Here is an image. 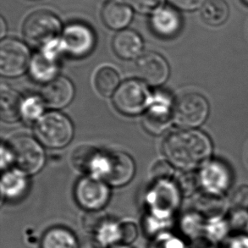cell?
<instances>
[{
	"instance_id": "1",
	"label": "cell",
	"mask_w": 248,
	"mask_h": 248,
	"mask_svg": "<svg viewBox=\"0 0 248 248\" xmlns=\"http://www.w3.org/2000/svg\"><path fill=\"white\" fill-rule=\"evenodd\" d=\"M163 152L171 165L190 171L208 162L212 143L207 135L196 130L174 131L165 139Z\"/></svg>"
},
{
	"instance_id": "2",
	"label": "cell",
	"mask_w": 248,
	"mask_h": 248,
	"mask_svg": "<svg viewBox=\"0 0 248 248\" xmlns=\"http://www.w3.org/2000/svg\"><path fill=\"white\" fill-rule=\"evenodd\" d=\"M135 163L130 155L123 152L102 153L97 156L90 176L100 179L113 186H122L133 178Z\"/></svg>"
},
{
	"instance_id": "3",
	"label": "cell",
	"mask_w": 248,
	"mask_h": 248,
	"mask_svg": "<svg viewBox=\"0 0 248 248\" xmlns=\"http://www.w3.org/2000/svg\"><path fill=\"white\" fill-rule=\"evenodd\" d=\"M35 134L38 141L47 148H61L70 143L74 135V128L65 115L50 112L37 121Z\"/></svg>"
},
{
	"instance_id": "4",
	"label": "cell",
	"mask_w": 248,
	"mask_h": 248,
	"mask_svg": "<svg viewBox=\"0 0 248 248\" xmlns=\"http://www.w3.org/2000/svg\"><path fill=\"white\" fill-rule=\"evenodd\" d=\"M23 36L28 44L34 47H44L59 39L61 23L58 17L47 10L31 14L23 25Z\"/></svg>"
},
{
	"instance_id": "5",
	"label": "cell",
	"mask_w": 248,
	"mask_h": 248,
	"mask_svg": "<svg viewBox=\"0 0 248 248\" xmlns=\"http://www.w3.org/2000/svg\"><path fill=\"white\" fill-rule=\"evenodd\" d=\"M8 146L18 170L26 174H34L42 170L45 163L43 148L35 139L20 135L12 138Z\"/></svg>"
},
{
	"instance_id": "6",
	"label": "cell",
	"mask_w": 248,
	"mask_h": 248,
	"mask_svg": "<svg viewBox=\"0 0 248 248\" xmlns=\"http://www.w3.org/2000/svg\"><path fill=\"white\" fill-rule=\"evenodd\" d=\"M209 113V105L201 94L191 93L181 95L175 101L172 115L181 127L195 128L204 123Z\"/></svg>"
},
{
	"instance_id": "7",
	"label": "cell",
	"mask_w": 248,
	"mask_h": 248,
	"mask_svg": "<svg viewBox=\"0 0 248 248\" xmlns=\"http://www.w3.org/2000/svg\"><path fill=\"white\" fill-rule=\"evenodd\" d=\"M152 96L145 84L137 80L125 81L113 96L114 107L126 115L140 114L149 107Z\"/></svg>"
},
{
	"instance_id": "8",
	"label": "cell",
	"mask_w": 248,
	"mask_h": 248,
	"mask_svg": "<svg viewBox=\"0 0 248 248\" xmlns=\"http://www.w3.org/2000/svg\"><path fill=\"white\" fill-rule=\"evenodd\" d=\"M29 49L19 40L3 39L0 44V73L6 78H16L27 71L31 63Z\"/></svg>"
},
{
	"instance_id": "9",
	"label": "cell",
	"mask_w": 248,
	"mask_h": 248,
	"mask_svg": "<svg viewBox=\"0 0 248 248\" xmlns=\"http://www.w3.org/2000/svg\"><path fill=\"white\" fill-rule=\"evenodd\" d=\"M179 193L176 184L171 183L170 180L157 181L147 197L155 220H166L170 218L174 208H177Z\"/></svg>"
},
{
	"instance_id": "10",
	"label": "cell",
	"mask_w": 248,
	"mask_h": 248,
	"mask_svg": "<svg viewBox=\"0 0 248 248\" xmlns=\"http://www.w3.org/2000/svg\"><path fill=\"white\" fill-rule=\"evenodd\" d=\"M109 197L110 191L107 184L93 176L82 178L75 188L76 200L87 211L100 210L107 204Z\"/></svg>"
},
{
	"instance_id": "11",
	"label": "cell",
	"mask_w": 248,
	"mask_h": 248,
	"mask_svg": "<svg viewBox=\"0 0 248 248\" xmlns=\"http://www.w3.org/2000/svg\"><path fill=\"white\" fill-rule=\"evenodd\" d=\"M95 43L93 31L82 23L69 25L61 37L64 52L75 58L87 56L93 49Z\"/></svg>"
},
{
	"instance_id": "12",
	"label": "cell",
	"mask_w": 248,
	"mask_h": 248,
	"mask_svg": "<svg viewBox=\"0 0 248 248\" xmlns=\"http://www.w3.org/2000/svg\"><path fill=\"white\" fill-rule=\"evenodd\" d=\"M199 174L200 186L204 192L222 196L232 184V173L228 166L218 160L208 161Z\"/></svg>"
},
{
	"instance_id": "13",
	"label": "cell",
	"mask_w": 248,
	"mask_h": 248,
	"mask_svg": "<svg viewBox=\"0 0 248 248\" xmlns=\"http://www.w3.org/2000/svg\"><path fill=\"white\" fill-rule=\"evenodd\" d=\"M136 73L141 80L154 87L165 83L170 74L167 61L160 54L147 52L138 58Z\"/></svg>"
},
{
	"instance_id": "14",
	"label": "cell",
	"mask_w": 248,
	"mask_h": 248,
	"mask_svg": "<svg viewBox=\"0 0 248 248\" xmlns=\"http://www.w3.org/2000/svg\"><path fill=\"white\" fill-rule=\"evenodd\" d=\"M171 107L172 104L167 96L163 94L153 96L148 112L143 118V124L147 131L153 134H160L165 131L173 112Z\"/></svg>"
},
{
	"instance_id": "15",
	"label": "cell",
	"mask_w": 248,
	"mask_h": 248,
	"mask_svg": "<svg viewBox=\"0 0 248 248\" xmlns=\"http://www.w3.org/2000/svg\"><path fill=\"white\" fill-rule=\"evenodd\" d=\"M75 89L71 81L63 77L54 78L42 90L41 98L45 106L58 109L67 106L74 97Z\"/></svg>"
},
{
	"instance_id": "16",
	"label": "cell",
	"mask_w": 248,
	"mask_h": 248,
	"mask_svg": "<svg viewBox=\"0 0 248 248\" xmlns=\"http://www.w3.org/2000/svg\"><path fill=\"white\" fill-rule=\"evenodd\" d=\"M150 24L152 30L157 36L170 38L181 30V18L176 10L170 7H163L155 11Z\"/></svg>"
},
{
	"instance_id": "17",
	"label": "cell",
	"mask_w": 248,
	"mask_h": 248,
	"mask_svg": "<svg viewBox=\"0 0 248 248\" xmlns=\"http://www.w3.org/2000/svg\"><path fill=\"white\" fill-rule=\"evenodd\" d=\"M131 7L123 0H108L102 10V19L108 28L120 30L127 27L132 19Z\"/></svg>"
},
{
	"instance_id": "18",
	"label": "cell",
	"mask_w": 248,
	"mask_h": 248,
	"mask_svg": "<svg viewBox=\"0 0 248 248\" xmlns=\"http://www.w3.org/2000/svg\"><path fill=\"white\" fill-rule=\"evenodd\" d=\"M94 215L89 216L88 225H93L90 228L93 231L94 238L97 239L104 248L108 246H114L121 242V224L108 218Z\"/></svg>"
},
{
	"instance_id": "19",
	"label": "cell",
	"mask_w": 248,
	"mask_h": 248,
	"mask_svg": "<svg viewBox=\"0 0 248 248\" xmlns=\"http://www.w3.org/2000/svg\"><path fill=\"white\" fill-rule=\"evenodd\" d=\"M112 47L118 57L132 60L140 55L143 44L141 37L136 31L123 30L114 36Z\"/></svg>"
},
{
	"instance_id": "20",
	"label": "cell",
	"mask_w": 248,
	"mask_h": 248,
	"mask_svg": "<svg viewBox=\"0 0 248 248\" xmlns=\"http://www.w3.org/2000/svg\"><path fill=\"white\" fill-rule=\"evenodd\" d=\"M21 100L19 93L4 84L0 88V117L5 122H15L21 117Z\"/></svg>"
},
{
	"instance_id": "21",
	"label": "cell",
	"mask_w": 248,
	"mask_h": 248,
	"mask_svg": "<svg viewBox=\"0 0 248 248\" xmlns=\"http://www.w3.org/2000/svg\"><path fill=\"white\" fill-rule=\"evenodd\" d=\"M28 180L22 171H6L2 176L1 191L2 198L9 200H17L27 193Z\"/></svg>"
},
{
	"instance_id": "22",
	"label": "cell",
	"mask_w": 248,
	"mask_h": 248,
	"mask_svg": "<svg viewBox=\"0 0 248 248\" xmlns=\"http://www.w3.org/2000/svg\"><path fill=\"white\" fill-rule=\"evenodd\" d=\"M58 72L56 61L51 60L43 53L36 54L30 63V73L37 82H49Z\"/></svg>"
},
{
	"instance_id": "23",
	"label": "cell",
	"mask_w": 248,
	"mask_h": 248,
	"mask_svg": "<svg viewBox=\"0 0 248 248\" xmlns=\"http://www.w3.org/2000/svg\"><path fill=\"white\" fill-rule=\"evenodd\" d=\"M78 246L74 234L63 227L49 229L41 242V248H78Z\"/></svg>"
},
{
	"instance_id": "24",
	"label": "cell",
	"mask_w": 248,
	"mask_h": 248,
	"mask_svg": "<svg viewBox=\"0 0 248 248\" xmlns=\"http://www.w3.org/2000/svg\"><path fill=\"white\" fill-rule=\"evenodd\" d=\"M230 10L225 0H208L202 8V17L206 23L217 27L228 19Z\"/></svg>"
},
{
	"instance_id": "25",
	"label": "cell",
	"mask_w": 248,
	"mask_h": 248,
	"mask_svg": "<svg viewBox=\"0 0 248 248\" xmlns=\"http://www.w3.org/2000/svg\"><path fill=\"white\" fill-rule=\"evenodd\" d=\"M119 82V75L113 68H101L95 76V87L97 92L104 97H108L115 93Z\"/></svg>"
},
{
	"instance_id": "26",
	"label": "cell",
	"mask_w": 248,
	"mask_h": 248,
	"mask_svg": "<svg viewBox=\"0 0 248 248\" xmlns=\"http://www.w3.org/2000/svg\"><path fill=\"white\" fill-rule=\"evenodd\" d=\"M100 152L91 146H81L72 155V163L79 171L91 174L95 159Z\"/></svg>"
},
{
	"instance_id": "27",
	"label": "cell",
	"mask_w": 248,
	"mask_h": 248,
	"mask_svg": "<svg viewBox=\"0 0 248 248\" xmlns=\"http://www.w3.org/2000/svg\"><path fill=\"white\" fill-rule=\"evenodd\" d=\"M198 208L202 215L208 217H215L225 211V203L222 196L204 192L198 198Z\"/></svg>"
},
{
	"instance_id": "28",
	"label": "cell",
	"mask_w": 248,
	"mask_h": 248,
	"mask_svg": "<svg viewBox=\"0 0 248 248\" xmlns=\"http://www.w3.org/2000/svg\"><path fill=\"white\" fill-rule=\"evenodd\" d=\"M44 101L41 97H27L22 103L21 118L27 122L38 121L44 113Z\"/></svg>"
},
{
	"instance_id": "29",
	"label": "cell",
	"mask_w": 248,
	"mask_h": 248,
	"mask_svg": "<svg viewBox=\"0 0 248 248\" xmlns=\"http://www.w3.org/2000/svg\"><path fill=\"white\" fill-rule=\"evenodd\" d=\"M176 186L180 192H182L186 196L193 193L195 190L198 187H201L198 175L190 172L180 175L178 178Z\"/></svg>"
},
{
	"instance_id": "30",
	"label": "cell",
	"mask_w": 248,
	"mask_h": 248,
	"mask_svg": "<svg viewBox=\"0 0 248 248\" xmlns=\"http://www.w3.org/2000/svg\"><path fill=\"white\" fill-rule=\"evenodd\" d=\"M131 7L140 13H151L159 9L163 0H125Z\"/></svg>"
},
{
	"instance_id": "31",
	"label": "cell",
	"mask_w": 248,
	"mask_h": 248,
	"mask_svg": "<svg viewBox=\"0 0 248 248\" xmlns=\"http://www.w3.org/2000/svg\"><path fill=\"white\" fill-rule=\"evenodd\" d=\"M232 203L235 208L243 210L248 208V186H242L232 195Z\"/></svg>"
},
{
	"instance_id": "32",
	"label": "cell",
	"mask_w": 248,
	"mask_h": 248,
	"mask_svg": "<svg viewBox=\"0 0 248 248\" xmlns=\"http://www.w3.org/2000/svg\"><path fill=\"white\" fill-rule=\"evenodd\" d=\"M121 230L122 244L129 245L134 242L138 237L137 225L131 222H126V223L121 224Z\"/></svg>"
},
{
	"instance_id": "33",
	"label": "cell",
	"mask_w": 248,
	"mask_h": 248,
	"mask_svg": "<svg viewBox=\"0 0 248 248\" xmlns=\"http://www.w3.org/2000/svg\"><path fill=\"white\" fill-rule=\"evenodd\" d=\"M152 172L156 181L170 180L173 174V170L170 164L165 161L156 163L152 170Z\"/></svg>"
},
{
	"instance_id": "34",
	"label": "cell",
	"mask_w": 248,
	"mask_h": 248,
	"mask_svg": "<svg viewBox=\"0 0 248 248\" xmlns=\"http://www.w3.org/2000/svg\"><path fill=\"white\" fill-rule=\"evenodd\" d=\"M174 7L183 10H194L202 5L204 0H169Z\"/></svg>"
},
{
	"instance_id": "35",
	"label": "cell",
	"mask_w": 248,
	"mask_h": 248,
	"mask_svg": "<svg viewBox=\"0 0 248 248\" xmlns=\"http://www.w3.org/2000/svg\"><path fill=\"white\" fill-rule=\"evenodd\" d=\"M180 243L168 235H161L155 242V248H181Z\"/></svg>"
},
{
	"instance_id": "36",
	"label": "cell",
	"mask_w": 248,
	"mask_h": 248,
	"mask_svg": "<svg viewBox=\"0 0 248 248\" xmlns=\"http://www.w3.org/2000/svg\"><path fill=\"white\" fill-rule=\"evenodd\" d=\"M14 164L13 156L8 145L2 144L1 147V169L4 170Z\"/></svg>"
},
{
	"instance_id": "37",
	"label": "cell",
	"mask_w": 248,
	"mask_h": 248,
	"mask_svg": "<svg viewBox=\"0 0 248 248\" xmlns=\"http://www.w3.org/2000/svg\"><path fill=\"white\" fill-rule=\"evenodd\" d=\"M78 248H105L94 237L84 238L81 242H79Z\"/></svg>"
},
{
	"instance_id": "38",
	"label": "cell",
	"mask_w": 248,
	"mask_h": 248,
	"mask_svg": "<svg viewBox=\"0 0 248 248\" xmlns=\"http://www.w3.org/2000/svg\"><path fill=\"white\" fill-rule=\"evenodd\" d=\"M0 23H1V32H0V34H1V37H3L4 34H5V31H6V25H5L3 18H1Z\"/></svg>"
},
{
	"instance_id": "39",
	"label": "cell",
	"mask_w": 248,
	"mask_h": 248,
	"mask_svg": "<svg viewBox=\"0 0 248 248\" xmlns=\"http://www.w3.org/2000/svg\"><path fill=\"white\" fill-rule=\"evenodd\" d=\"M110 248H131L129 247V245H125V244H122V245H114L112 246Z\"/></svg>"
},
{
	"instance_id": "40",
	"label": "cell",
	"mask_w": 248,
	"mask_h": 248,
	"mask_svg": "<svg viewBox=\"0 0 248 248\" xmlns=\"http://www.w3.org/2000/svg\"><path fill=\"white\" fill-rule=\"evenodd\" d=\"M243 1H244L247 4H248V0H243Z\"/></svg>"
}]
</instances>
